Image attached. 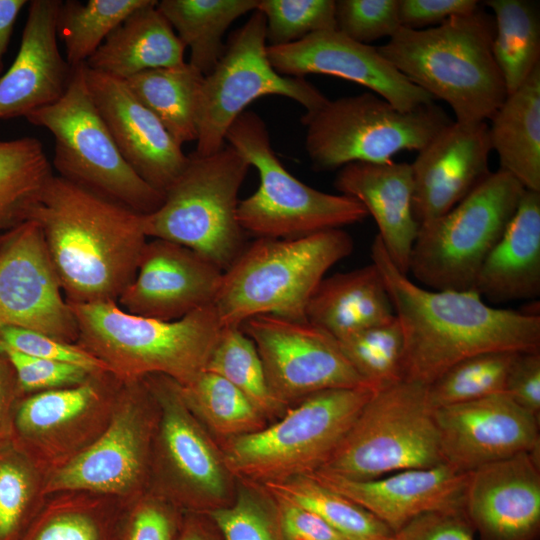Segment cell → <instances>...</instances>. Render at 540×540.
<instances>
[{
  "instance_id": "obj_1",
  "label": "cell",
  "mask_w": 540,
  "mask_h": 540,
  "mask_svg": "<svg viewBox=\"0 0 540 540\" xmlns=\"http://www.w3.org/2000/svg\"><path fill=\"white\" fill-rule=\"evenodd\" d=\"M371 257L403 332L404 380L430 385L477 354L540 351L536 313L491 307L474 291L424 288L394 266L378 236Z\"/></svg>"
},
{
  "instance_id": "obj_2",
  "label": "cell",
  "mask_w": 540,
  "mask_h": 540,
  "mask_svg": "<svg viewBox=\"0 0 540 540\" xmlns=\"http://www.w3.org/2000/svg\"><path fill=\"white\" fill-rule=\"evenodd\" d=\"M25 220L39 225L72 304L117 302L147 242L143 214L55 174L34 197Z\"/></svg>"
},
{
  "instance_id": "obj_3",
  "label": "cell",
  "mask_w": 540,
  "mask_h": 540,
  "mask_svg": "<svg viewBox=\"0 0 540 540\" xmlns=\"http://www.w3.org/2000/svg\"><path fill=\"white\" fill-rule=\"evenodd\" d=\"M495 24L481 6L425 29L399 30L379 53L435 100L446 102L455 121L486 122L507 97L492 52Z\"/></svg>"
},
{
  "instance_id": "obj_4",
  "label": "cell",
  "mask_w": 540,
  "mask_h": 540,
  "mask_svg": "<svg viewBox=\"0 0 540 540\" xmlns=\"http://www.w3.org/2000/svg\"><path fill=\"white\" fill-rule=\"evenodd\" d=\"M69 304L76 344L121 380L160 374L179 385L191 382L205 370L223 328L213 304L174 321L130 314L117 302Z\"/></svg>"
},
{
  "instance_id": "obj_5",
  "label": "cell",
  "mask_w": 540,
  "mask_h": 540,
  "mask_svg": "<svg viewBox=\"0 0 540 540\" xmlns=\"http://www.w3.org/2000/svg\"><path fill=\"white\" fill-rule=\"evenodd\" d=\"M353 251L341 228L292 239L257 238L223 271L213 306L222 327L272 315L307 321L310 297L326 272Z\"/></svg>"
},
{
  "instance_id": "obj_6",
  "label": "cell",
  "mask_w": 540,
  "mask_h": 540,
  "mask_svg": "<svg viewBox=\"0 0 540 540\" xmlns=\"http://www.w3.org/2000/svg\"><path fill=\"white\" fill-rule=\"evenodd\" d=\"M375 391L337 388L301 399L273 424L222 442L228 470L254 485L318 471Z\"/></svg>"
},
{
  "instance_id": "obj_7",
  "label": "cell",
  "mask_w": 540,
  "mask_h": 540,
  "mask_svg": "<svg viewBox=\"0 0 540 540\" xmlns=\"http://www.w3.org/2000/svg\"><path fill=\"white\" fill-rule=\"evenodd\" d=\"M188 156L160 207L144 215V230L147 237L188 247L225 271L245 247L237 209L250 164L230 145Z\"/></svg>"
},
{
  "instance_id": "obj_8",
  "label": "cell",
  "mask_w": 540,
  "mask_h": 540,
  "mask_svg": "<svg viewBox=\"0 0 540 540\" xmlns=\"http://www.w3.org/2000/svg\"><path fill=\"white\" fill-rule=\"evenodd\" d=\"M434 409L419 382L376 390L318 471L364 481L444 464Z\"/></svg>"
},
{
  "instance_id": "obj_9",
  "label": "cell",
  "mask_w": 540,
  "mask_h": 540,
  "mask_svg": "<svg viewBox=\"0 0 540 540\" xmlns=\"http://www.w3.org/2000/svg\"><path fill=\"white\" fill-rule=\"evenodd\" d=\"M225 140L259 174L258 189L238 204L237 219L245 232L258 238H300L369 216L356 199L319 191L294 177L276 156L265 122L255 112L240 114Z\"/></svg>"
},
{
  "instance_id": "obj_10",
  "label": "cell",
  "mask_w": 540,
  "mask_h": 540,
  "mask_svg": "<svg viewBox=\"0 0 540 540\" xmlns=\"http://www.w3.org/2000/svg\"><path fill=\"white\" fill-rule=\"evenodd\" d=\"M452 121L434 102L403 112L370 91L327 99L301 118L305 149L317 171L389 162L404 150L418 152Z\"/></svg>"
},
{
  "instance_id": "obj_11",
  "label": "cell",
  "mask_w": 540,
  "mask_h": 540,
  "mask_svg": "<svg viewBox=\"0 0 540 540\" xmlns=\"http://www.w3.org/2000/svg\"><path fill=\"white\" fill-rule=\"evenodd\" d=\"M25 118L53 136L52 166L58 176L143 215L162 204L164 194L145 182L119 152L89 91L86 64L73 68L59 100Z\"/></svg>"
},
{
  "instance_id": "obj_12",
  "label": "cell",
  "mask_w": 540,
  "mask_h": 540,
  "mask_svg": "<svg viewBox=\"0 0 540 540\" xmlns=\"http://www.w3.org/2000/svg\"><path fill=\"white\" fill-rule=\"evenodd\" d=\"M524 191L507 172H491L451 210L419 226L409 272L431 290L474 291Z\"/></svg>"
},
{
  "instance_id": "obj_13",
  "label": "cell",
  "mask_w": 540,
  "mask_h": 540,
  "mask_svg": "<svg viewBox=\"0 0 540 540\" xmlns=\"http://www.w3.org/2000/svg\"><path fill=\"white\" fill-rule=\"evenodd\" d=\"M157 404L143 379L121 380L102 433L45 476L43 496L85 493L129 503L142 495L152 464Z\"/></svg>"
},
{
  "instance_id": "obj_14",
  "label": "cell",
  "mask_w": 540,
  "mask_h": 540,
  "mask_svg": "<svg viewBox=\"0 0 540 540\" xmlns=\"http://www.w3.org/2000/svg\"><path fill=\"white\" fill-rule=\"evenodd\" d=\"M142 379L157 404L151 464L156 493L193 513L207 514L229 505L234 477L221 448L185 404L179 384L160 374Z\"/></svg>"
},
{
  "instance_id": "obj_15",
  "label": "cell",
  "mask_w": 540,
  "mask_h": 540,
  "mask_svg": "<svg viewBox=\"0 0 540 540\" xmlns=\"http://www.w3.org/2000/svg\"><path fill=\"white\" fill-rule=\"evenodd\" d=\"M266 95L290 98L311 112L327 98L303 77L278 73L267 55L266 21L257 9L234 31L213 70L204 76L197 108L195 154L225 145L232 123L253 101Z\"/></svg>"
},
{
  "instance_id": "obj_16",
  "label": "cell",
  "mask_w": 540,
  "mask_h": 540,
  "mask_svg": "<svg viewBox=\"0 0 540 540\" xmlns=\"http://www.w3.org/2000/svg\"><path fill=\"white\" fill-rule=\"evenodd\" d=\"M120 382L101 372L78 385L23 395L15 407L11 437L43 470L51 471L106 428Z\"/></svg>"
},
{
  "instance_id": "obj_17",
  "label": "cell",
  "mask_w": 540,
  "mask_h": 540,
  "mask_svg": "<svg viewBox=\"0 0 540 540\" xmlns=\"http://www.w3.org/2000/svg\"><path fill=\"white\" fill-rule=\"evenodd\" d=\"M240 328L254 342L270 390L285 407L328 389L371 387L338 340L308 321L259 315Z\"/></svg>"
},
{
  "instance_id": "obj_18",
  "label": "cell",
  "mask_w": 540,
  "mask_h": 540,
  "mask_svg": "<svg viewBox=\"0 0 540 540\" xmlns=\"http://www.w3.org/2000/svg\"><path fill=\"white\" fill-rule=\"evenodd\" d=\"M0 326L76 343L78 326L63 296L42 231L32 220L0 233Z\"/></svg>"
},
{
  "instance_id": "obj_19",
  "label": "cell",
  "mask_w": 540,
  "mask_h": 540,
  "mask_svg": "<svg viewBox=\"0 0 540 540\" xmlns=\"http://www.w3.org/2000/svg\"><path fill=\"white\" fill-rule=\"evenodd\" d=\"M444 462L469 473L540 451L538 420L505 393L434 409Z\"/></svg>"
},
{
  "instance_id": "obj_20",
  "label": "cell",
  "mask_w": 540,
  "mask_h": 540,
  "mask_svg": "<svg viewBox=\"0 0 540 540\" xmlns=\"http://www.w3.org/2000/svg\"><path fill=\"white\" fill-rule=\"evenodd\" d=\"M267 55L282 75L339 77L368 88L403 112L435 100L389 63L377 47L356 42L337 29L317 32L287 45L267 46Z\"/></svg>"
},
{
  "instance_id": "obj_21",
  "label": "cell",
  "mask_w": 540,
  "mask_h": 540,
  "mask_svg": "<svg viewBox=\"0 0 540 540\" xmlns=\"http://www.w3.org/2000/svg\"><path fill=\"white\" fill-rule=\"evenodd\" d=\"M223 271L194 250L168 240L147 241L136 275L117 304L126 312L162 321L212 305Z\"/></svg>"
},
{
  "instance_id": "obj_22",
  "label": "cell",
  "mask_w": 540,
  "mask_h": 540,
  "mask_svg": "<svg viewBox=\"0 0 540 540\" xmlns=\"http://www.w3.org/2000/svg\"><path fill=\"white\" fill-rule=\"evenodd\" d=\"M463 509L480 540H538L540 451L469 472Z\"/></svg>"
},
{
  "instance_id": "obj_23",
  "label": "cell",
  "mask_w": 540,
  "mask_h": 540,
  "mask_svg": "<svg viewBox=\"0 0 540 540\" xmlns=\"http://www.w3.org/2000/svg\"><path fill=\"white\" fill-rule=\"evenodd\" d=\"M94 103L128 165L164 194L185 168L189 156L159 119L121 80L86 66Z\"/></svg>"
},
{
  "instance_id": "obj_24",
  "label": "cell",
  "mask_w": 540,
  "mask_h": 540,
  "mask_svg": "<svg viewBox=\"0 0 540 540\" xmlns=\"http://www.w3.org/2000/svg\"><path fill=\"white\" fill-rule=\"evenodd\" d=\"M491 151L487 122L457 121L418 151L410 164L413 211L419 226L451 210L491 173Z\"/></svg>"
},
{
  "instance_id": "obj_25",
  "label": "cell",
  "mask_w": 540,
  "mask_h": 540,
  "mask_svg": "<svg viewBox=\"0 0 540 540\" xmlns=\"http://www.w3.org/2000/svg\"><path fill=\"white\" fill-rule=\"evenodd\" d=\"M309 476L363 507L396 533L423 514L464 510L468 473L444 463L364 481L320 471Z\"/></svg>"
},
{
  "instance_id": "obj_26",
  "label": "cell",
  "mask_w": 540,
  "mask_h": 540,
  "mask_svg": "<svg viewBox=\"0 0 540 540\" xmlns=\"http://www.w3.org/2000/svg\"><path fill=\"white\" fill-rule=\"evenodd\" d=\"M62 1L32 0L18 53L0 77V119L26 117L65 93L73 68L58 47Z\"/></svg>"
},
{
  "instance_id": "obj_27",
  "label": "cell",
  "mask_w": 540,
  "mask_h": 540,
  "mask_svg": "<svg viewBox=\"0 0 540 540\" xmlns=\"http://www.w3.org/2000/svg\"><path fill=\"white\" fill-rule=\"evenodd\" d=\"M334 185L359 201L377 224L394 266L408 275L411 252L419 231L413 211L414 182L410 163L354 162L341 167Z\"/></svg>"
},
{
  "instance_id": "obj_28",
  "label": "cell",
  "mask_w": 540,
  "mask_h": 540,
  "mask_svg": "<svg viewBox=\"0 0 540 540\" xmlns=\"http://www.w3.org/2000/svg\"><path fill=\"white\" fill-rule=\"evenodd\" d=\"M474 292L499 303L539 296L540 192H523L502 236L479 270Z\"/></svg>"
},
{
  "instance_id": "obj_29",
  "label": "cell",
  "mask_w": 540,
  "mask_h": 540,
  "mask_svg": "<svg viewBox=\"0 0 540 540\" xmlns=\"http://www.w3.org/2000/svg\"><path fill=\"white\" fill-rule=\"evenodd\" d=\"M395 317L384 279L374 263L324 277L306 308V320L337 340Z\"/></svg>"
},
{
  "instance_id": "obj_30",
  "label": "cell",
  "mask_w": 540,
  "mask_h": 540,
  "mask_svg": "<svg viewBox=\"0 0 540 540\" xmlns=\"http://www.w3.org/2000/svg\"><path fill=\"white\" fill-rule=\"evenodd\" d=\"M156 0L133 11L87 60L94 71L127 80L143 71L185 63L186 47Z\"/></svg>"
},
{
  "instance_id": "obj_31",
  "label": "cell",
  "mask_w": 540,
  "mask_h": 540,
  "mask_svg": "<svg viewBox=\"0 0 540 540\" xmlns=\"http://www.w3.org/2000/svg\"><path fill=\"white\" fill-rule=\"evenodd\" d=\"M501 170L526 190L540 192V65L489 119Z\"/></svg>"
},
{
  "instance_id": "obj_32",
  "label": "cell",
  "mask_w": 540,
  "mask_h": 540,
  "mask_svg": "<svg viewBox=\"0 0 540 540\" xmlns=\"http://www.w3.org/2000/svg\"><path fill=\"white\" fill-rule=\"evenodd\" d=\"M258 0H162L157 8L190 49L189 64L204 76L221 58L222 38L239 17L256 10Z\"/></svg>"
},
{
  "instance_id": "obj_33",
  "label": "cell",
  "mask_w": 540,
  "mask_h": 540,
  "mask_svg": "<svg viewBox=\"0 0 540 540\" xmlns=\"http://www.w3.org/2000/svg\"><path fill=\"white\" fill-rule=\"evenodd\" d=\"M204 75L188 62L125 80L130 90L180 144L197 139V108Z\"/></svg>"
},
{
  "instance_id": "obj_34",
  "label": "cell",
  "mask_w": 540,
  "mask_h": 540,
  "mask_svg": "<svg viewBox=\"0 0 540 540\" xmlns=\"http://www.w3.org/2000/svg\"><path fill=\"white\" fill-rule=\"evenodd\" d=\"M485 5L494 18L492 52L508 95L540 65L539 11L527 0H487Z\"/></svg>"
},
{
  "instance_id": "obj_35",
  "label": "cell",
  "mask_w": 540,
  "mask_h": 540,
  "mask_svg": "<svg viewBox=\"0 0 540 540\" xmlns=\"http://www.w3.org/2000/svg\"><path fill=\"white\" fill-rule=\"evenodd\" d=\"M125 503L104 496H61L44 504L21 540H116Z\"/></svg>"
},
{
  "instance_id": "obj_36",
  "label": "cell",
  "mask_w": 540,
  "mask_h": 540,
  "mask_svg": "<svg viewBox=\"0 0 540 540\" xmlns=\"http://www.w3.org/2000/svg\"><path fill=\"white\" fill-rule=\"evenodd\" d=\"M257 486L314 512L347 540L393 539L394 532L373 514L309 475Z\"/></svg>"
},
{
  "instance_id": "obj_37",
  "label": "cell",
  "mask_w": 540,
  "mask_h": 540,
  "mask_svg": "<svg viewBox=\"0 0 540 540\" xmlns=\"http://www.w3.org/2000/svg\"><path fill=\"white\" fill-rule=\"evenodd\" d=\"M179 388L190 411L222 442L266 426L263 414L235 386L215 373L204 370Z\"/></svg>"
},
{
  "instance_id": "obj_38",
  "label": "cell",
  "mask_w": 540,
  "mask_h": 540,
  "mask_svg": "<svg viewBox=\"0 0 540 540\" xmlns=\"http://www.w3.org/2000/svg\"><path fill=\"white\" fill-rule=\"evenodd\" d=\"M43 469L12 438L0 442V540H21L43 507Z\"/></svg>"
},
{
  "instance_id": "obj_39",
  "label": "cell",
  "mask_w": 540,
  "mask_h": 540,
  "mask_svg": "<svg viewBox=\"0 0 540 540\" xmlns=\"http://www.w3.org/2000/svg\"><path fill=\"white\" fill-rule=\"evenodd\" d=\"M51 175L52 164L39 139L0 140V231L24 221L29 205Z\"/></svg>"
},
{
  "instance_id": "obj_40",
  "label": "cell",
  "mask_w": 540,
  "mask_h": 540,
  "mask_svg": "<svg viewBox=\"0 0 540 540\" xmlns=\"http://www.w3.org/2000/svg\"><path fill=\"white\" fill-rule=\"evenodd\" d=\"M148 0L62 1L57 34L71 68L85 64L110 33Z\"/></svg>"
},
{
  "instance_id": "obj_41",
  "label": "cell",
  "mask_w": 540,
  "mask_h": 540,
  "mask_svg": "<svg viewBox=\"0 0 540 540\" xmlns=\"http://www.w3.org/2000/svg\"><path fill=\"white\" fill-rule=\"evenodd\" d=\"M205 371L235 386L267 419L286 411L272 394L254 342L240 327H223Z\"/></svg>"
},
{
  "instance_id": "obj_42",
  "label": "cell",
  "mask_w": 540,
  "mask_h": 540,
  "mask_svg": "<svg viewBox=\"0 0 540 540\" xmlns=\"http://www.w3.org/2000/svg\"><path fill=\"white\" fill-rule=\"evenodd\" d=\"M517 354L488 352L454 364L428 385L432 406L439 408L504 393Z\"/></svg>"
},
{
  "instance_id": "obj_43",
  "label": "cell",
  "mask_w": 540,
  "mask_h": 540,
  "mask_svg": "<svg viewBox=\"0 0 540 540\" xmlns=\"http://www.w3.org/2000/svg\"><path fill=\"white\" fill-rule=\"evenodd\" d=\"M354 369L373 389L402 380L404 338L397 317L338 340Z\"/></svg>"
},
{
  "instance_id": "obj_44",
  "label": "cell",
  "mask_w": 540,
  "mask_h": 540,
  "mask_svg": "<svg viewBox=\"0 0 540 540\" xmlns=\"http://www.w3.org/2000/svg\"><path fill=\"white\" fill-rule=\"evenodd\" d=\"M206 515L222 540H283L273 499L254 484L241 481L229 505Z\"/></svg>"
},
{
  "instance_id": "obj_45",
  "label": "cell",
  "mask_w": 540,
  "mask_h": 540,
  "mask_svg": "<svg viewBox=\"0 0 540 540\" xmlns=\"http://www.w3.org/2000/svg\"><path fill=\"white\" fill-rule=\"evenodd\" d=\"M256 9L265 17L267 46L287 45L336 29L334 0H258Z\"/></svg>"
},
{
  "instance_id": "obj_46",
  "label": "cell",
  "mask_w": 540,
  "mask_h": 540,
  "mask_svg": "<svg viewBox=\"0 0 540 540\" xmlns=\"http://www.w3.org/2000/svg\"><path fill=\"white\" fill-rule=\"evenodd\" d=\"M184 514L162 495L154 492L124 505L116 540H176Z\"/></svg>"
},
{
  "instance_id": "obj_47",
  "label": "cell",
  "mask_w": 540,
  "mask_h": 540,
  "mask_svg": "<svg viewBox=\"0 0 540 540\" xmlns=\"http://www.w3.org/2000/svg\"><path fill=\"white\" fill-rule=\"evenodd\" d=\"M335 21L340 33L359 43L390 38L401 27L398 0H338Z\"/></svg>"
},
{
  "instance_id": "obj_48",
  "label": "cell",
  "mask_w": 540,
  "mask_h": 540,
  "mask_svg": "<svg viewBox=\"0 0 540 540\" xmlns=\"http://www.w3.org/2000/svg\"><path fill=\"white\" fill-rule=\"evenodd\" d=\"M0 353L12 365L22 395L78 385L95 374L77 365L21 353L1 342Z\"/></svg>"
},
{
  "instance_id": "obj_49",
  "label": "cell",
  "mask_w": 540,
  "mask_h": 540,
  "mask_svg": "<svg viewBox=\"0 0 540 540\" xmlns=\"http://www.w3.org/2000/svg\"><path fill=\"white\" fill-rule=\"evenodd\" d=\"M0 342L33 357L77 365L92 373L110 372L101 360L78 344L68 343L37 331L0 326Z\"/></svg>"
},
{
  "instance_id": "obj_50",
  "label": "cell",
  "mask_w": 540,
  "mask_h": 540,
  "mask_svg": "<svg viewBox=\"0 0 540 540\" xmlns=\"http://www.w3.org/2000/svg\"><path fill=\"white\" fill-rule=\"evenodd\" d=\"M474 535L464 510L436 511L415 518L392 540H474Z\"/></svg>"
},
{
  "instance_id": "obj_51",
  "label": "cell",
  "mask_w": 540,
  "mask_h": 540,
  "mask_svg": "<svg viewBox=\"0 0 540 540\" xmlns=\"http://www.w3.org/2000/svg\"><path fill=\"white\" fill-rule=\"evenodd\" d=\"M269 496L275 505L283 540H347L314 512L286 499Z\"/></svg>"
},
{
  "instance_id": "obj_52",
  "label": "cell",
  "mask_w": 540,
  "mask_h": 540,
  "mask_svg": "<svg viewBox=\"0 0 540 540\" xmlns=\"http://www.w3.org/2000/svg\"><path fill=\"white\" fill-rule=\"evenodd\" d=\"M480 6L477 0H398L399 22L401 27L425 29L473 13Z\"/></svg>"
},
{
  "instance_id": "obj_53",
  "label": "cell",
  "mask_w": 540,
  "mask_h": 540,
  "mask_svg": "<svg viewBox=\"0 0 540 540\" xmlns=\"http://www.w3.org/2000/svg\"><path fill=\"white\" fill-rule=\"evenodd\" d=\"M504 393L540 420V351L516 355Z\"/></svg>"
},
{
  "instance_id": "obj_54",
  "label": "cell",
  "mask_w": 540,
  "mask_h": 540,
  "mask_svg": "<svg viewBox=\"0 0 540 540\" xmlns=\"http://www.w3.org/2000/svg\"><path fill=\"white\" fill-rule=\"evenodd\" d=\"M22 396L12 365L0 353V442L12 436L14 411Z\"/></svg>"
},
{
  "instance_id": "obj_55",
  "label": "cell",
  "mask_w": 540,
  "mask_h": 540,
  "mask_svg": "<svg viewBox=\"0 0 540 540\" xmlns=\"http://www.w3.org/2000/svg\"><path fill=\"white\" fill-rule=\"evenodd\" d=\"M176 540H222V537L206 514L187 512Z\"/></svg>"
},
{
  "instance_id": "obj_56",
  "label": "cell",
  "mask_w": 540,
  "mask_h": 540,
  "mask_svg": "<svg viewBox=\"0 0 540 540\" xmlns=\"http://www.w3.org/2000/svg\"><path fill=\"white\" fill-rule=\"evenodd\" d=\"M27 3L26 0H0V74L16 19Z\"/></svg>"
}]
</instances>
